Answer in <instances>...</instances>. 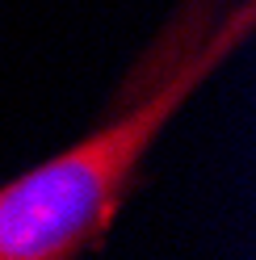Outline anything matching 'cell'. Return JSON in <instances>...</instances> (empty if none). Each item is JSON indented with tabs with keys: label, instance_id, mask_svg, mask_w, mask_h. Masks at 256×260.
I'll return each mask as SVG.
<instances>
[{
	"label": "cell",
	"instance_id": "2",
	"mask_svg": "<svg viewBox=\"0 0 256 260\" xmlns=\"http://www.w3.org/2000/svg\"><path fill=\"white\" fill-rule=\"evenodd\" d=\"M239 5H248V0H172L168 17L155 25V34L131 59V68L122 72L118 88L135 92V88H147L155 80H164L168 72H177L189 55L202 51L206 38L214 34V25L222 17H231Z\"/></svg>",
	"mask_w": 256,
	"mask_h": 260
},
{
	"label": "cell",
	"instance_id": "1",
	"mask_svg": "<svg viewBox=\"0 0 256 260\" xmlns=\"http://www.w3.org/2000/svg\"><path fill=\"white\" fill-rule=\"evenodd\" d=\"M256 34V0L239 5L198 55L131 101L105 105V118L55 155L0 181V260H84L101 252L114 222L143 185L151 151L181 122L189 101Z\"/></svg>",
	"mask_w": 256,
	"mask_h": 260
}]
</instances>
